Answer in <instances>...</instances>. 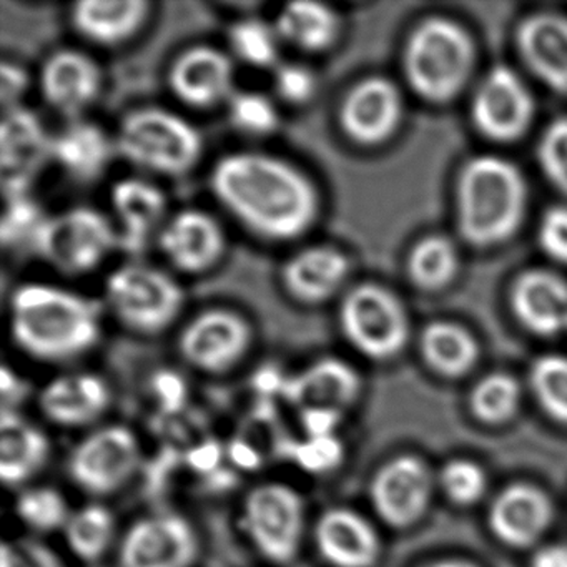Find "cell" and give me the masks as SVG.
<instances>
[{"instance_id": "1", "label": "cell", "mask_w": 567, "mask_h": 567, "mask_svg": "<svg viewBox=\"0 0 567 567\" xmlns=\"http://www.w3.org/2000/svg\"><path fill=\"white\" fill-rule=\"evenodd\" d=\"M210 190L238 225L270 244L300 240L320 220L318 185L278 155L257 151L224 155L212 168Z\"/></svg>"}, {"instance_id": "2", "label": "cell", "mask_w": 567, "mask_h": 567, "mask_svg": "<svg viewBox=\"0 0 567 567\" xmlns=\"http://www.w3.org/2000/svg\"><path fill=\"white\" fill-rule=\"evenodd\" d=\"M9 327L16 347L45 363H64L97 347L101 305L59 285H21L9 300Z\"/></svg>"}, {"instance_id": "3", "label": "cell", "mask_w": 567, "mask_h": 567, "mask_svg": "<svg viewBox=\"0 0 567 567\" xmlns=\"http://www.w3.org/2000/svg\"><path fill=\"white\" fill-rule=\"evenodd\" d=\"M526 205V181L516 165L484 155L464 167L457 184V227L471 245L491 247L513 237Z\"/></svg>"}, {"instance_id": "4", "label": "cell", "mask_w": 567, "mask_h": 567, "mask_svg": "<svg viewBox=\"0 0 567 567\" xmlns=\"http://www.w3.org/2000/svg\"><path fill=\"white\" fill-rule=\"evenodd\" d=\"M114 138L117 155L158 177H184L204 155L200 131L184 115L158 105H144L125 114Z\"/></svg>"}, {"instance_id": "5", "label": "cell", "mask_w": 567, "mask_h": 567, "mask_svg": "<svg viewBox=\"0 0 567 567\" xmlns=\"http://www.w3.org/2000/svg\"><path fill=\"white\" fill-rule=\"evenodd\" d=\"M476 49L456 22L434 18L414 29L404 48L408 84L424 101L443 104L466 87L473 74Z\"/></svg>"}, {"instance_id": "6", "label": "cell", "mask_w": 567, "mask_h": 567, "mask_svg": "<svg viewBox=\"0 0 567 567\" xmlns=\"http://www.w3.org/2000/svg\"><path fill=\"white\" fill-rule=\"evenodd\" d=\"M109 313L128 331L144 337L174 327L185 305L182 285L154 265H121L109 274L104 287Z\"/></svg>"}, {"instance_id": "7", "label": "cell", "mask_w": 567, "mask_h": 567, "mask_svg": "<svg viewBox=\"0 0 567 567\" xmlns=\"http://www.w3.org/2000/svg\"><path fill=\"white\" fill-rule=\"evenodd\" d=\"M118 248L121 240L112 217L79 205L48 215L34 254L65 277H82L101 268Z\"/></svg>"}, {"instance_id": "8", "label": "cell", "mask_w": 567, "mask_h": 567, "mask_svg": "<svg viewBox=\"0 0 567 567\" xmlns=\"http://www.w3.org/2000/svg\"><path fill=\"white\" fill-rule=\"evenodd\" d=\"M338 323L344 340L371 360L396 357L410 338V318L400 298L377 284H361L344 291Z\"/></svg>"}, {"instance_id": "9", "label": "cell", "mask_w": 567, "mask_h": 567, "mask_svg": "<svg viewBox=\"0 0 567 567\" xmlns=\"http://www.w3.org/2000/svg\"><path fill=\"white\" fill-rule=\"evenodd\" d=\"M244 524L261 556L275 564L290 563L303 539V499L285 484H261L245 499Z\"/></svg>"}, {"instance_id": "10", "label": "cell", "mask_w": 567, "mask_h": 567, "mask_svg": "<svg viewBox=\"0 0 567 567\" xmlns=\"http://www.w3.org/2000/svg\"><path fill=\"white\" fill-rule=\"evenodd\" d=\"M254 328L247 318L230 308L198 311L178 334V351L195 370L208 374L227 373L241 363L251 343Z\"/></svg>"}, {"instance_id": "11", "label": "cell", "mask_w": 567, "mask_h": 567, "mask_svg": "<svg viewBox=\"0 0 567 567\" xmlns=\"http://www.w3.org/2000/svg\"><path fill=\"white\" fill-rule=\"evenodd\" d=\"M141 460L137 437L124 426L89 434L69 457L71 480L85 493L105 496L125 486Z\"/></svg>"}, {"instance_id": "12", "label": "cell", "mask_w": 567, "mask_h": 567, "mask_svg": "<svg viewBox=\"0 0 567 567\" xmlns=\"http://www.w3.org/2000/svg\"><path fill=\"white\" fill-rule=\"evenodd\" d=\"M403 111V95L390 79H361L341 99L338 125L353 144L377 147L393 137Z\"/></svg>"}, {"instance_id": "13", "label": "cell", "mask_w": 567, "mask_h": 567, "mask_svg": "<svg viewBox=\"0 0 567 567\" xmlns=\"http://www.w3.org/2000/svg\"><path fill=\"white\" fill-rule=\"evenodd\" d=\"M471 114L484 137L496 142L517 141L533 122V94L516 72L501 65L481 82Z\"/></svg>"}, {"instance_id": "14", "label": "cell", "mask_w": 567, "mask_h": 567, "mask_svg": "<svg viewBox=\"0 0 567 567\" xmlns=\"http://www.w3.org/2000/svg\"><path fill=\"white\" fill-rule=\"evenodd\" d=\"M198 537L192 524L177 514H157L137 520L122 537L121 567H192Z\"/></svg>"}, {"instance_id": "15", "label": "cell", "mask_w": 567, "mask_h": 567, "mask_svg": "<svg viewBox=\"0 0 567 567\" xmlns=\"http://www.w3.org/2000/svg\"><path fill=\"white\" fill-rule=\"evenodd\" d=\"M157 245L174 270L194 277L220 264L227 250V235L210 212L182 208L165 221Z\"/></svg>"}, {"instance_id": "16", "label": "cell", "mask_w": 567, "mask_h": 567, "mask_svg": "<svg viewBox=\"0 0 567 567\" xmlns=\"http://www.w3.org/2000/svg\"><path fill=\"white\" fill-rule=\"evenodd\" d=\"M104 72L87 52L59 49L42 62L39 91L45 104L69 122L84 118L101 97Z\"/></svg>"}, {"instance_id": "17", "label": "cell", "mask_w": 567, "mask_h": 567, "mask_svg": "<svg viewBox=\"0 0 567 567\" xmlns=\"http://www.w3.org/2000/svg\"><path fill=\"white\" fill-rule=\"evenodd\" d=\"M167 82L178 102L198 111L227 105L237 92L234 61L214 45L181 52L168 69Z\"/></svg>"}, {"instance_id": "18", "label": "cell", "mask_w": 567, "mask_h": 567, "mask_svg": "<svg viewBox=\"0 0 567 567\" xmlns=\"http://www.w3.org/2000/svg\"><path fill=\"white\" fill-rule=\"evenodd\" d=\"M52 135L31 109L2 112L0 171L4 195L29 194L38 172L51 161Z\"/></svg>"}, {"instance_id": "19", "label": "cell", "mask_w": 567, "mask_h": 567, "mask_svg": "<svg viewBox=\"0 0 567 567\" xmlns=\"http://www.w3.org/2000/svg\"><path fill=\"white\" fill-rule=\"evenodd\" d=\"M433 481L423 461L404 454L378 470L371 481L370 497L378 516L393 527L416 523L430 503Z\"/></svg>"}, {"instance_id": "20", "label": "cell", "mask_w": 567, "mask_h": 567, "mask_svg": "<svg viewBox=\"0 0 567 567\" xmlns=\"http://www.w3.org/2000/svg\"><path fill=\"white\" fill-rule=\"evenodd\" d=\"M109 202L121 248L131 254H138L151 241H157L171 217L167 195L147 178L127 177L115 182Z\"/></svg>"}, {"instance_id": "21", "label": "cell", "mask_w": 567, "mask_h": 567, "mask_svg": "<svg viewBox=\"0 0 567 567\" xmlns=\"http://www.w3.org/2000/svg\"><path fill=\"white\" fill-rule=\"evenodd\" d=\"M350 271V258L340 248L308 245L285 261L280 281L291 300L305 307H320L344 290Z\"/></svg>"}, {"instance_id": "22", "label": "cell", "mask_w": 567, "mask_h": 567, "mask_svg": "<svg viewBox=\"0 0 567 567\" xmlns=\"http://www.w3.org/2000/svg\"><path fill=\"white\" fill-rule=\"evenodd\" d=\"M361 391L358 371L340 358H318L288 378L284 393L303 410H333L343 413Z\"/></svg>"}, {"instance_id": "23", "label": "cell", "mask_w": 567, "mask_h": 567, "mask_svg": "<svg viewBox=\"0 0 567 567\" xmlns=\"http://www.w3.org/2000/svg\"><path fill=\"white\" fill-rule=\"evenodd\" d=\"M117 155L115 138L95 122L79 118L68 122L52 135L51 162L75 184L97 182Z\"/></svg>"}, {"instance_id": "24", "label": "cell", "mask_w": 567, "mask_h": 567, "mask_svg": "<svg viewBox=\"0 0 567 567\" xmlns=\"http://www.w3.org/2000/svg\"><path fill=\"white\" fill-rule=\"evenodd\" d=\"M315 543L321 557L334 567H373L380 556L374 527L347 507H333L318 517Z\"/></svg>"}, {"instance_id": "25", "label": "cell", "mask_w": 567, "mask_h": 567, "mask_svg": "<svg viewBox=\"0 0 567 567\" xmlns=\"http://www.w3.org/2000/svg\"><path fill=\"white\" fill-rule=\"evenodd\" d=\"M517 48L540 82L567 95V18L540 12L524 19L517 29Z\"/></svg>"}, {"instance_id": "26", "label": "cell", "mask_w": 567, "mask_h": 567, "mask_svg": "<svg viewBox=\"0 0 567 567\" xmlns=\"http://www.w3.org/2000/svg\"><path fill=\"white\" fill-rule=\"evenodd\" d=\"M553 520L549 497L527 483L504 487L489 509V526L507 546L527 547L536 543Z\"/></svg>"}, {"instance_id": "27", "label": "cell", "mask_w": 567, "mask_h": 567, "mask_svg": "<svg viewBox=\"0 0 567 567\" xmlns=\"http://www.w3.org/2000/svg\"><path fill=\"white\" fill-rule=\"evenodd\" d=\"M517 320L539 337L567 331V281L547 270L520 275L511 293Z\"/></svg>"}, {"instance_id": "28", "label": "cell", "mask_w": 567, "mask_h": 567, "mask_svg": "<svg viewBox=\"0 0 567 567\" xmlns=\"http://www.w3.org/2000/svg\"><path fill=\"white\" fill-rule=\"evenodd\" d=\"M111 403L109 386L87 371L62 374L45 384L39 398L42 413L65 427L85 426L97 421Z\"/></svg>"}, {"instance_id": "29", "label": "cell", "mask_w": 567, "mask_h": 567, "mask_svg": "<svg viewBox=\"0 0 567 567\" xmlns=\"http://www.w3.org/2000/svg\"><path fill=\"white\" fill-rule=\"evenodd\" d=\"M145 0H82L71 11L74 31L99 48H118L134 39L151 19Z\"/></svg>"}, {"instance_id": "30", "label": "cell", "mask_w": 567, "mask_h": 567, "mask_svg": "<svg viewBox=\"0 0 567 567\" xmlns=\"http://www.w3.org/2000/svg\"><path fill=\"white\" fill-rule=\"evenodd\" d=\"M51 444L34 424L18 411L2 410L0 417V480L6 486H21L48 463Z\"/></svg>"}, {"instance_id": "31", "label": "cell", "mask_w": 567, "mask_h": 567, "mask_svg": "<svg viewBox=\"0 0 567 567\" xmlns=\"http://www.w3.org/2000/svg\"><path fill=\"white\" fill-rule=\"evenodd\" d=\"M284 44L305 54H324L341 35V18L333 8L315 0L285 4L274 21Z\"/></svg>"}, {"instance_id": "32", "label": "cell", "mask_w": 567, "mask_h": 567, "mask_svg": "<svg viewBox=\"0 0 567 567\" xmlns=\"http://www.w3.org/2000/svg\"><path fill=\"white\" fill-rule=\"evenodd\" d=\"M424 361L443 377L456 378L476 364L480 347L470 331L450 321L427 324L421 334Z\"/></svg>"}, {"instance_id": "33", "label": "cell", "mask_w": 567, "mask_h": 567, "mask_svg": "<svg viewBox=\"0 0 567 567\" xmlns=\"http://www.w3.org/2000/svg\"><path fill=\"white\" fill-rule=\"evenodd\" d=\"M228 49L248 68L275 69L281 42L274 22L258 18L238 19L228 28Z\"/></svg>"}, {"instance_id": "34", "label": "cell", "mask_w": 567, "mask_h": 567, "mask_svg": "<svg viewBox=\"0 0 567 567\" xmlns=\"http://www.w3.org/2000/svg\"><path fill=\"white\" fill-rule=\"evenodd\" d=\"M460 255L453 241L444 237L423 238L411 250L408 274L423 290H441L456 277Z\"/></svg>"}, {"instance_id": "35", "label": "cell", "mask_w": 567, "mask_h": 567, "mask_svg": "<svg viewBox=\"0 0 567 567\" xmlns=\"http://www.w3.org/2000/svg\"><path fill=\"white\" fill-rule=\"evenodd\" d=\"M65 539L75 556L97 560L107 553L115 536V520L111 511L101 504H89L71 514L64 527Z\"/></svg>"}, {"instance_id": "36", "label": "cell", "mask_w": 567, "mask_h": 567, "mask_svg": "<svg viewBox=\"0 0 567 567\" xmlns=\"http://www.w3.org/2000/svg\"><path fill=\"white\" fill-rule=\"evenodd\" d=\"M228 121L238 134L265 138L280 127V112L274 99L257 91H237L227 102Z\"/></svg>"}, {"instance_id": "37", "label": "cell", "mask_w": 567, "mask_h": 567, "mask_svg": "<svg viewBox=\"0 0 567 567\" xmlns=\"http://www.w3.org/2000/svg\"><path fill=\"white\" fill-rule=\"evenodd\" d=\"M520 388L506 373H491L474 386L471 408L474 416L487 424L511 420L519 406Z\"/></svg>"}, {"instance_id": "38", "label": "cell", "mask_w": 567, "mask_h": 567, "mask_svg": "<svg viewBox=\"0 0 567 567\" xmlns=\"http://www.w3.org/2000/svg\"><path fill=\"white\" fill-rule=\"evenodd\" d=\"M530 388L549 416L567 424V357L544 354L530 367Z\"/></svg>"}, {"instance_id": "39", "label": "cell", "mask_w": 567, "mask_h": 567, "mask_svg": "<svg viewBox=\"0 0 567 567\" xmlns=\"http://www.w3.org/2000/svg\"><path fill=\"white\" fill-rule=\"evenodd\" d=\"M4 197L2 234H0L2 244L12 250L29 247L34 251L48 215L29 194L4 195Z\"/></svg>"}, {"instance_id": "40", "label": "cell", "mask_w": 567, "mask_h": 567, "mask_svg": "<svg viewBox=\"0 0 567 567\" xmlns=\"http://www.w3.org/2000/svg\"><path fill=\"white\" fill-rule=\"evenodd\" d=\"M16 511L25 526L41 533L65 527L71 517L64 496L54 487H32L24 491L19 496Z\"/></svg>"}, {"instance_id": "41", "label": "cell", "mask_w": 567, "mask_h": 567, "mask_svg": "<svg viewBox=\"0 0 567 567\" xmlns=\"http://www.w3.org/2000/svg\"><path fill=\"white\" fill-rule=\"evenodd\" d=\"M441 487L453 503L470 506L486 493L487 477L480 464L453 460L441 471Z\"/></svg>"}, {"instance_id": "42", "label": "cell", "mask_w": 567, "mask_h": 567, "mask_svg": "<svg viewBox=\"0 0 567 567\" xmlns=\"http://www.w3.org/2000/svg\"><path fill=\"white\" fill-rule=\"evenodd\" d=\"M537 158L550 184L567 195V117L547 125L537 145Z\"/></svg>"}, {"instance_id": "43", "label": "cell", "mask_w": 567, "mask_h": 567, "mask_svg": "<svg viewBox=\"0 0 567 567\" xmlns=\"http://www.w3.org/2000/svg\"><path fill=\"white\" fill-rule=\"evenodd\" d=\"M274 91L278 101L291 107H303L318 92L315 72L301 62H280L274 69Z\"/></svg>"}, {"instance_id": "44", "label": "cell", "mask_w": 567, "mask_h": 567, "mask_svg": "<svg viewBox=\"0 0 567 567\" xmlns=\"http://www.w3.org/2000/svg\"><path fill=\"white\" fill-rule=\"evenodd\" d=\"M295 461L301 470L311 474H323L340 466L344 457L343 443L334 434L307 436L293 451Z\"/></svg>"}, {"instance_id": "45", "label": "cell", "mask_w": 567, "mask_h": 567, "mask_svg": "<svg viewBox=\"0 0 567 567\" xmlns=\"http://www.w3.org/2000/svg\"><path fill=\"white\" fill-rule=\"evenodd\" d=\"M539 245L547 257L567 265V207L557 205L540 218Z\"/></svg>"}, {"instance_id": "46", "label": "cell", "mask_w": 567, "mask_h": 567, "mask_svg": "<svg viewBox=\"0 0 567 567\" xmlns=\"http://www.w3.org/2000/svg\"><path fill=\"white\" fill-rule=\"evenodd\" d=\"M29 85H31V78L21 64L2 62V65H0V105H2V112L22 107Z\"/></svg>"}, {"instance_id": "47", "label": "cell", "mask_w": 567, "mask_h": 567, "mask_svg": "<svg viewBox=\"0 0 567 567\" xmlns=\"http://www.w3.org/2000/svg\"><path fill=\"white\" fill-rule=\"evenodd\" d=\"M2 567H64V564L42 544L24 543L19 547L4 544Z\"/></svg>"}, {"instance_id": "48", "label": "cell", "mask_w": 567, "mask_h": 567, "mask_svg": "<svg viewBox=\"0 0 567 567\" xmlns=\"http://www.w3.org/2000/svg\"><path fill=\"white\" fill-rule=\"evenodd\" d=\"M155 394L168 410H177L185 400V383L175 371H158L154 377Z\"/></svg>"}, {"instance_id": "49", "label": "cell", "mask_w": 567, "mask_h": 567, "mask_svg": "<svg viewBox=\"0 0 567 567\" xmlns=\"http://www.w3.org/2000/svg\"><path fill=\"white\" fill-rule=\"evenodd\" d=\"M340 411L333 410H303L301 423H303L307 436H330L334 434V427L340 423Z\"/></svg>"}, {"instance_id": "50", "label": "cell", "mask_w": 567, "mask_h": 567, "mask_svg": "<svg viewBox=\"0 0 567 567\" xmlns=\"http://www.w3.org/2000/svg\"><path fill=\"white\" fill-rule=\"evenodd\" d=\"M530 567H567V544H547L534 554Z\"/></svg>"}, {"instance_id": "51", "label": "cell", "mask_w": 567, "mask_h": 567, "mask_svg": "<svg viewBox=\"0 0 567 567\" xmlns=\"http://www.w3.org/2000/svg\"><path fill=\"white\" fill-rule=\"evenodd\" d=\"M24 391L25 384L22 383L21 378H19L14 371L4 368V370H2V400H4L2 410L16 411V404L21 401Z\"/></svg>"}, {"instance_id": "52", "label": "cell", "mask_w": 567, "mask_h": 567, "mask_svg": "<svg viewBox=\"0 0 567 567\" xmlns=\"http://www.w3.org/2000/svg\"><path fill=\"white\" fill-rule=\"evenodd\" d=\"M231 457H234L235 463L240 467H255L258 466V456L250 446L244 443H237L231 446L230 450Z\"/></svg>"}, {"instance_id": "53", "label": "cell", "mask_w": 567, "mask_h": 567, "mask_svg": "<svg viewBox=\"0 0 567 567\" xmlns=\"http://www.w3.org/2000/svg\"><path fill=\"white\" fill-rule=\"evenodd\" d=\"M424 567H477L476 564L467 563V560L460 559H450V560H440V563L430 564V566Z\"/></svg>"}]
</instances>
